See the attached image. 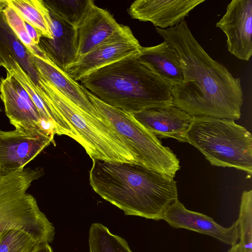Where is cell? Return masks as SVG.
I'll return each mask as SVG.
<instances>
[{"mask_svg":"<svg viewBox=\"0 0 252 252\" xmlns=\"http://www.w3.org/2000/svg\"><path fill=\"white\" fill-rule=\"evenodd\" d=\"M25 24L28 35L33 42L38 45L41 37V34L36 29L25 21Z\"/></svg>","mask_w":252,"mask_h":252,"instance_id":"obj_25","label":"cell"},{"mask_svg":"<svg viewBox=\"0 0 252 252\" xmlns=\"http://www.w3.org/2000/svg\"><path fill=\"white\" fill-rule=\"evenodd\" d=\"M43 174L41 167L12 172L0 170V233L19 230L39 243L53 241L54 226L40 210L36 199L27 192Z\"/></svg>","mask_w":252,"mask_h":252,"instance_id":"obj_5","label":"cell"},{"mask_svg":"<svg viewBox=\"0 0 252 252\" xmlns=\"http://www.w3.org/2000/svg\"><path fill=\"white\" fill-rule=\"evenodd\" d=\"M156 31L175 50L182 65L184 81L172 88L173 105L193 117L239 119L243 102L240 79L207 54L186 21Z\"/></svg>","mask_w":252,"mask_h":252,"instance_id":"obj_1","label":"cell"},{"mask_svg":"<svg viewBox=\"0 0 252 252\" xmlns=\"http://www.w3.org/2000/svg\"><path fill=\"white\" fill-rule=\"evenodd\" d=\"M84 89L100 115L126 142L137 163L174 178L180 169L179 160L169 148L163 146L158 138L131 114L105 103Z\"/></svg>","mask_w":252,"mask_h":252,"instance_id":"obj_7","label":"cell"},{"mask_svg":"<svg viewBox=\"0 0 252 252\" xmlns=\"http://www.w3.org/2000/svg\"><path fill=\"white\" fill-rule=\"evenodd\" d=\"M41 243L21 230L0 233V252H36Z\"/></svg>","mask_w":252,"mask_h":252,"instance_id":"obj_23","label":"cell"},{"mask_svg":"<svg viewBox=\"0 0 252 252\" xmlns=\"http://www.w3.org/2000/svg\"><path fill=\"white\" fill-rule=\"evenodd\" d=\"M89 181L96 193L126 215L162 220L178 200L173 178L137 163L93 160Z\"/></svg>","mask_w":252,"mask_h":252,"instance_id":"obj_2","label":"cell"},{"mask_svg":"<svg viewBox=\"0 0 252 252\" xmlns=\"http://www.w3.org/2000/svg\"><path fill=\"white\" fill-rule=\"evenodd\" d=\"M36 252H53L51 246L47 243H41Z\"/></svg>","mask_w":252,"mask_h":252,"instance_id":"obj_26","label":"cell"},{"mask_svg":"<svg viewBox=\"0 0 252 252\" xmlns=\"http://www.w3.org/2000/svg\"><path fill=\"white\" fill-rule=\"evenodd\" d=\"M242 252H252V190L243 191L237 220Z\"/></svg>","mask_w":252,"mask_h":252,"instance_id":"obj_22","label":"cell"},{"mask_svg":"<svg viewBox=\"0 0 252 252\" xmlns=\"http://www.w3.org/2000/svg\"><path fill=\"white\" fill-rule=\"evenodd\" d=\"M7 6V0H0V12H2Z\"/></svg>","mask_w":252,"mask_h":252,"instance_id":"obj_28","label":"cell"},{"mask_svg":"<svg viewBox=\"0 0 252 252\" xmlns=\"http://www.w3.org/2000/svg\"><path fill=\"white\" fill-rule=\"evenodd\" d=\"M132 115L156 137H171L180 142H187L186 133L193 116L173 105L162 108L144 110Z\"/></svg>","mask_w":252,"mask_h":252,"instance_id":"obj_14","label":"cell"},{"mask_svg":"<svg viewBox=\"0 0 252 252\" xmlns=\"http://www.w3.org/2000/svg\"><path fill=\"white\" fill-rule=\"evenodd\" d=\"M6 20L18 38L32 56L40 59L47 58L38 45L35 44L28 35L22 18L12 8L7 6L3 11Z\"/></svg>","mask_w":252,"mask_h":252,"instance_id":"obj_24","label":"cell"},{"mask_svg":"<svg viewBox=\"0 0 252 252\" xmlns=\"http://www.w3.org/2000/svg\"><path fill=\"white\" fill-rule=\"evenodd\" d=\"M31 57L39 73L61 93L87 113L103 119L89 100L84 88L78 82L54 63L48 57L45 60L32 55Z\"/></svg>","mask_w":252,"mask_h":252,"instance_id":"obj_16","label":"cell"},{"mask_svg":"<svg viewBox=\"0 0 252 252\" xmlns=\"http://www.w3.org/2000/svg\"><path fill=\"white\" fill-rule=\"evenodd\" d=\"M3 65H4V63H3V62L0 59V66H2L3 67Z\"/></svg>","mask_w":252,"mask_h":252,"instance_id":"obj_29","label":"cell"},{"mask_svg":"<svg viewBox=\"0 0 252 252\" xmlns=\"http://www.w3.org/2000/svg\"><path fill=\"white\" fill-rule=\"evenodd\" d=\"M15 129H0V170L12 172L22 170L51 143L54 134L43 128L23 126Z\"/></svg>","mask_w":252,"mask_h":252,"instance_id":"obj_8","label":"cell"},{"mask_svg":"<svg viewBox=\"0 0 252 252\" xmlns=\"http://www.w3.org/2000/svg\"><path fill=\"white\" fill-rule=\"evenodd\" d=\"M44 102L57 124H63L64 119L70 125L93 160L137 163L126 142L107 120L87 113L52 84Z\"/></svg>","mask_w":252,"mask_h":252,"instance_id":"obj_4","label":"cell"},{"mask_svg":"<svg viewBox=\"0 0 252 252\" xmlns=\"http://www.w3.org/2000/svg\"><path fill=\"white\" fill-rule=\"evenodd\" d=\"M48 10L75 28L94 3L92 0H43Z\"/></svg>","mask_w":252,"mask_h":252,"instance_id":"obj_21","label":"cell"},{"mask_svg":"<svg viewBox=\"0 0 252 252\" xmlns=\"http://www.w3.org/2000/svg\"><path fill=\"white\" fill-rule=\"evenodd\" d=\"M89 245L90 252H132L124 239L112 234L99 223L91 225Z\"/></svg>","mask_w":252,"mask_h":252,"instance_id":"obj_20","label":"cell"},{"mask_svg":"<svg viewBox=\"0 0 252 252\" xmlns=\"http://www.w3.org/2000/svg\"><path fill=\"white\" fill-rule=\"evenodd\" d=\"M216 27L225 34L228 51L249 61L252 55V0H232Z\"/></svg>","mask_w":252,"mask_h":252,"instance_id":"obj_10","label":"cell"},{"mask_svg":"<svg viewBox=\"0 0 252 252\" xmlns=\"http://www.w3.org/2000/svg\"><path fill=\"white\" fill-rule=\"evenodd\" d=\"M79 82L102 102L129 114L173 105L172 87L137 56L99 68Z\"/></svg>","mask_w":252,"mask_h":252,"instance_id":"obj_3","label":"cell"},{"mask_svg":"<svg viewBox=\"0 0 252 252\" xmlns=\"http://www.w3.org/2000/svg\"></svg>","mask_w":252,"mask_h":252,"instance_id":"obj_30","label":"cell"},{"mask_svg":"<svg viewBox=\"0 0 252 252\" xmlns=\"http://www.w3.org/2000/svg\"><path fill=\"white\" fill-rule=\"evenodd\" d=\"M204 0H137L128 9L133 19L165 30L176 26Z\"/></svg>","mask_w":252,"mask_h":252,"instance_id":"obj_12","label":"cell"},{"mask_svg":"<svg viewBox=\"0 0 252 252\" xmlns=\"http://www.w3.org/2000/svg\"><path fill=\"white\" fill-rule=\"evenodd\" d=\"M137 58L172 87L183 83V71L180 58L166 41L153 46H142Z\"/></svg>","mask_w":252,"mask_h":252,"instance_id":"obj_17","label":"cell"},{"mask_svg":"<svg viewBox=\"0 0 252 252\" xmlns=\"http://www.w3.org/2000/svg\"><path fill=\"white\" fill-rule=\"evenodd\" d=\"M162 220L174 228L208 235L231 246L237 243L239 238L237 221L230 227H224L205 215L187 209L178 199L166 209Z\"/></svg>","mask_w":252,"mask_h":252,"instance_id":"obj_11","label":"cell"},{"mask_svg":"<svg viewBox=\"0 0 252 252\" xmlns=\"http://www.w3.org/2000/svg\"><path fill=\"white\" fill-rule=\"evenodd\" d=\"M124 26L107 10L93 3L76 27L77 59L119 32Z\"/></svg>","mask_w":252,"mask_h":252,"instance_id":"obj_13","label":"cell"},{"mask_svg":"<svg viewBox=\"0 0 252 252\" xmlns=\"http://www.w3.org/2000/svg\"><path fill=\"white\" fill-rule=\"evenodd\" d=\"M227 252H242L240 243H237L234 245L232 246Z\"/></svg>","mask_w":252,"mask_h":252,"instance_id":"obj_27","label":"cell"},{"mask_svg":"<svg viewBox=\"0 0 252 252\" xmlns=\"http://www.w3.org/2000/svg\"><path fill=\"white\" fill-rule=\"evenodd\" d=\"M49 12L52 38L41 37L38 45L54 63L64 70L77 59L76 28Z\"/></svg>","mask_w":252,"mask_h":252,"instance_id":"obj_15","label":"cell"},{"mask_svg":"<svg viewBox=\"0 0 252 252\" xmlns=\"http://www.w3.org/2000/svg\"><path fill=\"white\" fill-rule=\"evenodd\" d=\"M7 6L36 29L41 37L52 38L51 17L42 0H7Z\"/></svg>","mask_w":252,"mask_h":252,"instance_id":"obj_19","label":"cell"},{"mask_svg":"<svg viewBox=\"0 0 252 252\" xmlns=\"http://www.w3.org/2000/svg\"><path fill=\"white\" fill-rule=\"evenodd\" d=\"M187 142L199 150L210 163L252 173V137L234 120L193 117L186 135Z\"/></svg>","mask_w":252,"mask_h":252,"instance_id":"obj_6","label":"cell"},{"mask_svg":"<svg viewBox=\"0 0 252 252\" xmlns=\"http://www.w3.org/2000/svg\"><path fill=\"white\" fill-rule=\"evenodd\" d=\"M128 26L67 65L64 70L79 82L94 71L127 57L137 56L141 48Z\"/></svg>","mask_w":252,"mask_h":252,"instance_id":"obj_9","label":"cell"},{"mask_svg":"<svg viewBox=\"0 0 252 252\" xmlns=\"http://www.w3.org/2000/svg\"><path fill=\"white\" fill-rule=\"evenodd\" d=\"M0 96L5 114L14 127L43 128L39 114L32 98H26L18 94L13 84V77L7 73L5 77L0 79Z\"/></svg>","mask_w":252,"mask_h":252,"instance_id":"obj_18","label":"cell"}]
</instances>
